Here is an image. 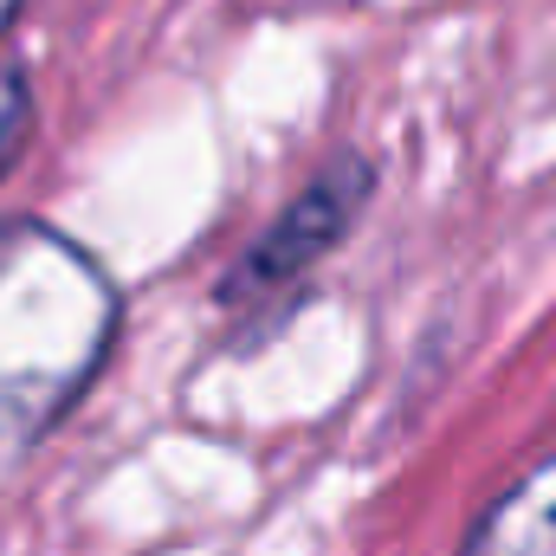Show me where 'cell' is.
Segmentation results:
<instances>
[{"label": "cell", "mask_w": 556, "mask_h": 556, "mask_svg": "<svg viewBox=\"0 0 556 556\" xmlns=\"http://www.w3.org/2000/svg\"><path fill=\"white\" fill-rule=\"evenodd\" d=\"M20 7H26V0H0V39H7V26L20 20Z\"/></svg>", "instance_id": "5"}, {"label": "cell", "mask_w": 556, "mask_h": 556, "mask_svg": "<svg viewBox=\"0 0 556 556\" xmlns=\"http://www.w3.org/2000/svg\"><path fill=\"white\" fill-rule=\"evenodd\" d=\"M124 291L52 220H0V459L33 453L104 376Z\"/></svg>", "instance_id": "1"}, {"label": "cell", "mask_w": 556, "mask_h": 556, "mask_svg": "<svg viewBox=\"0 0 556 556\" xmlns=\"http://www.w3.org/2000/svg\"><path fill=\"white\" fill-rule=\"evenodd\" d=\"M459 556H556V459L531 466L505 498H492Z\"/></svg>", "instance_id": "3"}, {"label": "cell", "mask_w": 556, "mask_h": 556, "mask_svg": "<svg viewBox=\"0 0 556 556\" xmlns=\"http://www.w3.org/2000/svg\"><path fill=\"white\" fill-rule=\"evenodd\" d=\"M26 142H33V78H26V65H0V181L20 168V155H26Z\"/></svg>", "instance_id": "4"}, {"label": "cell", "mask_w": 556, "mask_h": 556, "mask_svg": "<svg viewBox=\"0 0 556 556\" xmlns=\"http://www.w3.org/2000/svg\"><path fill=\"white\" fill-rule=\"evenodd\" d=\"M369 194H376V162L356 155V149L330 155V162L298 188V201L233 260V273L220 278V304H227V311H247V304H266L278 291H291L304 273H317V266L350 240V227L363 220Z\"/></svg>", "instance_id": "2"}]
</instances>
